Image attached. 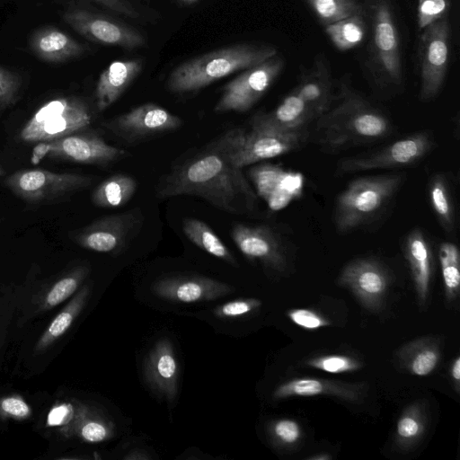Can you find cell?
Returning a JSON list of instances; mask_svg holds the SVG:
<instances>
[{
    "instance_id": "cell-1",
    "label": "cell",
    "mask_w": 460,
    "mask_h": 460,
    "mask_svg": "<svg viewBox=\"0 0 460 460\" xmlns=\"http://www.w3.org/2000/svg\"><path fill=\"white\" fill-rule=\"evenodd\" d=\"M156 195L162 199L181 195L199 197L232 214L252 211L256 204V194L241 168L209 146L165 176Z\"/></svg>"
},
{
    "instance_id": "cell-2",
    "label": "cell",
    "mask_w": 460,
    "mask_h": 460,
    "mask_svg": "<svg viewBox=\"0 0 460 460\" xmlns=\"http://www.w3.org/2000/svg\"><path fill=\"white\" fill-rule=\"evenodd\" d=\"M315 126L317 143L327 152L373 143L392 131L388 118L345 82Z\"/></svg>"
},
{
    "instance_id": "cell-3",
    "label": "cell",
    "mask_w": 460,
    "mask_h": 460,
    "mask_svg": "<svg viewBox=\"0 0 460 460\" xmlns=\"http://www.w3.org/2000/svg\"><path fill=\"white\" fill-rule=\"evenodd\" d=\"M278 54L274 46L238 43L189 59L176 66L166 81L167 90L174 93L199 91L231 74L242 71Z\"/></svg>"
},
{
    "instance_id": "cell-4",
    "label": "cell",
    "mask_w": 460,
    "mask_h": 460,
    "mask_svg": "<svg viewBox=\"0 0 460 460\" xmlns=\"http://www.w3.org/2000/svg\"><path fill=\"white\" fill-rule=\"evenodd\" d=\"M307 137V129L285 131L251 123L250 129H230L208 146L222 154L233 165L242 169L296 150Z\"/></svg>"
},
{
    "instance_id": "cell-5",
    "label": "cell",
    "mask_w": 460,
    "mask_h": 460,
    "mask_svg": "<svg viewBox=\"0 0 460 460\" xmlns=\"http://www.w3.org/2000/svg\"><path fill=\"white\" fill-rule=\"evenodd\" d=\"M365 14L370 25L367 67L380 86L402 83L401 44L390 0H366Z\"/></svg>"
},
{
    "instance_id": "cell-6",
    "label": "cell",
    "mask_w": 460,
    "mask_h": 460,
    "mask_svg": "<svg viewBox=\"0 0 460 460\" xmlns=\"http://www.w3.org/2000/svg\"><path fill=\"white\" fill-rule=\"evenodd\" d=\"M402 181V174L357 178L339 194L334 208V225L346 233L368 223L388 204Z\"/></svg>"
},
{
    "instance_id": "cell-7",
    "label": "cell",
    "mask_w": 460,
    "mask_h": 460,
    "mask_svg": "<svg viewBox=\"0 0 460 460\" xmlns=\"http://www.w3.org/2000/svg\"><path fill=\"white\" fill-rule=\"evenodd\" d=\"M93 115L88 104L76 96L52 99L40 106L19 133L22 142H49L85 130Z\"/></svg>"
},
{
    "instance_id": "cell-8",
    "label": "cell",
    "mask_w": 460,
    "mask_h": 460,
    "mask_svg": "<svg viewBox=\"0 0 460 460\" xmlns=\"http://www.w3.org/2000/svg\"><path fill=\"white\" fill-rule=\"evenodd\" d=\"M128 155V152L107 144L99 135L82 130L36 144L31 162L36 164L41 159L50 157L84 164L107 165Z\"/></svg>"
},
{
    "instance_id": "cell-9",
    "label": "cell",
    "mask_w": 460,
    "mask_h": 460,
    "mask_svg": "<svg viewBox=\"0 0 460 460\" xmlns=\"http://www.w3.org/2000/svg\"><path fill=\"white\" fill-rule=\"evenodd\" d=\"M285 66L279 54L252 67L244 69L224 87L215 105L217 113L245 112L262 97Z\"/></svg>"
},
{
    "instance_id": "cell-10",
    "label": "cell",
    "mask_w": 460,
    "mask_h": 460,
    "mask_svg": "<svg viewBox=\"0 0 460 460\" xmlns=\"http://www.w3.org/2000/svg\"><path fill=\"white\" fill-rule=\"evenodd\" d=\"M419 39L420 98L426 102L439 93L447 72L450 52V26L447 17L432 23Z\"/></svg>"
},
{
    "instance_id": "cell-11",
    "label": "cell",
    "mask_w": 460,
    "mask_h": 460,
    "mask_svg": "<svg viewBox=\"0 0 460 460\" xmlns=\"http://www.w3.org/2000/svg\"><path fill=\"white\" fill-rule=\"evenodd\" d=\"M93 178L79 173H57L44 169H22L8 175L5 185L20 199L40 203L51 201L90 186Z\"/></svg>"
},
{
    "instance_id": "cell-12",
    "label": "cell",
    "mask_w": 460,
    "mask_h": 460,
    "mask_svg": "<svg viewBox=\"0 0 460 460\" xmlns=\"http://www.w3.org/2000/svg\"><path fill=\"white\" fill-rule=\"evenodd\" d=\"M433 144L431 133L417 132L371 154L343 159L339 163L338 172L346 173L408 166L427 155Z\"/></svg>"
},
{
    "instance_id": "cell-13",
    "label": "cell",
    "mask_w": 460,
    "mask_h": 460,
    "mask_svg": "<svg viewBox=\"0 0 460 460\" xmlns=\"http://www.w3.org/2000/svg\"><path fill=\"white\" fill-rule=\"evenodd\" d=\"M180 117L164 107L146 102L111 119L105 127L127 142L140 141L181 127Z\"/></svg>"
},
{
    "instance_id": "cell-14",
    "label": "cell",
    "mask_w": 460,
    "mask_h": 460,
    "mask_svg": "<svg viewBox=\"0 0 460 460\" xmlns=\"http://www.w3.org/2000/svg\"><path fill=\"white\" fill-rule=\"evenodd\" d=\"M63 19L77 33L98 44L133 49L146 43L137 30L100 13L73 9L66 12Z\"/></svg>"
},
{
    "instance_id": "cell-15",
    "label": "cell",
    "mask_w": 460,
    "mask_h": 460,
    "mask_svg": "<svg viewBox=\"0 0 460 460\" xmlns=\"http://www.w3.org/2000/svg\"><path fill=\"white\" fill-rule=\"evenodd\" d=\"M143 218L130 210L98 218L74 234L75 242L98 252H118L140 226Z\"/></svg>"
},
{
    "instance_id": "cell-16",
    "label": "cell",
    "mask_w": 460,
    "mask_h": 460,
    "mask_svg": "<svg viewBox=\"0 0 460 460\" xmlns=\"http://www.w3.org/2000/svg\"><path fill=\"white\" fill-rule=\"evenodd\" d=\"M152 290L166 300L194 303L223 297L234 289L226 283L207 277H175L155 282Z\"/></svg>"
},
{
    "instance_id": "cell-17",
    "label": "cell",
    "mask_w": 460,
    "mask_h": 460,
    "mask_svg": "<svg viewBox=\"0 0 460 460\" xmlns=\"http://www.w3.org/2000/svg\"><path fill=\"white\" fill-rule=\"evenodd\" d=\"M231 237L240 252L249 259L259 260L274 269L284 263L280 243L276 234L265 226L235 224Z\"/></svg>"
},
{
    "instance_id": "cell-18",
    "label": "cell",
    "mask_w": 460,
    "mask_h": 460,
    "mask_svg": "<svg viewBox=\"0 0 460 460\" xmlns=\"http://www.w3.org/2000/svg\"><path fill=\"white\" fill-rule=\"evenodd\" d=\"M294 91L309 105L316 119L332 106L336 97L329 63L317 55L309 68L303 69Z\"/></svg>"
},
{
    "instance_id": "cell-19",
    "label": "cell",
    "mask_w": 460,
    "mask_h": 460,
    "mask_svg": "<svg viewBox=\"0 0 460 460\" xmlns=\"http://www.w3.org/2000/svg\"><path fill=\"white\" fill-rule=\"evenodd\" d=\"M144 371L151 388L173 402L177 395L178 363L168 339H161L155 344L145 360Z\"/></svg>"
},
{
    "instance_id": "cell-20",
    "label": "cell",
    "mask_w": 460,
    "mask_h": 460,
    "mask_svg": "<svg viewBox=\"0 0 460 460\" xmlns=\"http://www.w3.org/2000/svg\"><path fill=\"white\" fill-rule=\"evenodd\" d=\"M31 52L48 63H64L81 57L85 48L69 34L54 26L35 31L29 40Z\"/></svg>"
},
{
    "instance_id": "cell-21",
    "label": "cell",
    "mask_w": 460,
    "mask_h": 460,
    "mask_svg": "<svg viewBox=\"0 0 460 460\" xmlns=\"http://www.w3.org/2000/svg\"><path fill=\"white\" fill-rule=\"evenodd\" d=\"M143 67L139 58L111 63L100 75L94 92L96 107L102 111L115 103L139 75Z\"/></svg>"
},
{
    "instance_id": "cell-22",
    "label": "cell",
    "mask_w": 460,
    "mask_h": 460,
    "mask_svg": "<svg viewBox=\"0 0 460 460\" xmlns=\"http://www.w3.org/2000/svg\"><path fill=\"white\" fill-rule=\"evenodd\" d=\"M316 116L309 105L293 90L271 111L258 113L252 124L267 126L285 131L307 129Z\"/></svg>"
},
{
    "instance_id": "cell-23",
    "label": "cell",
    "mask_w": 460,
    "mask_h": 460,
    "mask_svg": "<svg viewBox=\"0 0 460 460\" xmlns=\"http://www.w3.org/2000/svg\"><path fill=\"white\" fill-rule=\"evenodd\" d=\"M258 193L267 200L272 209L284 207L294 196L301 184L288 185L296 176L271 164H263L250 171Z\"/></svg>"
},
{
    "instance_id": "cell-24",
    "label": "cell",
    "mask_w": 460,
    "mask_h": 460,
    "mask_svg": "<svg viewBox=\"0 0 460 460\" xmlns=\"http://www.w3.org/2000/svg\"><path fill=\"white\" fill-rule=\"evenodd\" d=\"M404 252L410 263L420 296H425L431 273L432 252L424 233L411 230L404 240Z\"/></svg>"
},
{
    "instance_id": "cell-25",
    "label": "cell",
    "mask_w": 460,
    "mask_h": 460,
    "mask_svg": "<svg viewBox=\"0 0 460 460\" xmlns=\"http://www.w3.org/2000/svg\"><path fill=\"white\" fill-rule=\"evenodd\" d=\"M61 433L66 437L76 436L86 442L98 443L114 435V426L86 405L78 403L75 417L67 425L61 427Z\"/></svg>"
},
{
    "instance_id": "cell-26",
    "label": "cell",
    "mask_w": 460,
    "mask_h": 460,
    "mask_svg": "<svg viewBox=\"0 0 460 460\" xmlns=\"http://www.w3.org/2000/svg\"><path fill=\"white\" fill-rule=\"evenodd\" d=\"M182 231L185 236L201 250L234 267L238 266L236 259L226 245L212 228L202 220L194 217L184 218Z\"/></svg>"
},
{
    "instance_id": "cell-27",
    "label": "cell",
    "mask_w": 460,
    "mask_h": 460,
    "mask_svg": "<svg viewBox=\"0 0 460 460\" xmlns=\"http://www.w3.org/2000/svg\"><path fill=\"white\" fill-rule=\"evenodd\" d=\"M137 190L136 180L125 173H117L102 181L93 191L94 206L113 208L125 205Z\"/></svg>"
},
{
    "instance_id": "cell-28",
    "label": "cell",
    "mask_w": 460,
    "mask_h": 460,
    "mask_svg": "<svg viewBox=\"0 0 460 460\" xmlns=\"http://www.w3.org/2000/svg\"><path fill=\"white\" fill-rule=\"evenodd\" d=\"M324 31L337 49L349 50L359 45L367 32L365 12L325 25Z\"/></svg>"
},
{
    "instance_id": "cell-29",
    "label": "cell",
    "mask_w": 460,
    "mask_h": 460,
    "mask_svg": "<svg viewBox=\"0 0 460 460\" xmlns=\"http://www.w3.org/2000/svg\"><path fill=\"white\" fill-rule=\"evenodd\" d=\"M343 279L367 296L379 295L386 284V277L381 266L369 260H358L349 264L343 273Z\"/></svg>"
},
{
    "instance_id": "cell-30",
    "label": "cell",
    "mask_w": 460,
    "mask_h": 460,
    "mask_svg": "<svg viewBox=\"0 0 460 460\" xmlns=\"http://www.w3.org/2000/svg\"><path fill=\"white\" fill-rule=\"evenodd\" d=\"M429 197L438 223L446 232L452 233L456 226V210L449 182L444 174L436 173L431 177Z\"/></svg>"
},
{
    "instance_id": "cell-31",
    "label": "cell",
    "mask_w": 460,
    "mask_h": 460,
    "mask_svg": "<svg viewBox=\"0 0 460 460\" xmlns=\"http://www.w3.org/2000/svg\"><path fill=\"white\" fill-rule=\"evenodd\" d=\"M89 296L88 286L83 287L69 304L53 319L35 347L40 352L62 336L82 311Z\"/></svg>"
},
{
    "instance_id": "cell-32",
    "label": "cell",
    "mask_w": 460,
    "mask_h": 460,
    "mask_svg": "<svg viewBox=\"0 0 460 460\" xmlns=\"http://www.w3.org/2000/svg\"><path fill=\"white\" fill-rule=\"evenodd\" d=\"M306 2L324 26L365 12L364 4L358 0H306Z\"/></svg>"
},
{
    "instance_id": "cell-33",
    "label": "cell",
    "mask_w": 460,
    "mask_h": 460,
    "mask_svg": "<svg viewBox=\"0 0 460 460\" xmlns=\"http://www.w3.org/2000/svg\"><path fill=\"white\" fill-rule=\"evenodd\" d=\"M439 259L447 291L456 290L460 283V256L457 246L450 242L442 243L439 247Z\"/></svg>"
},
{
    "instance_id": "cell-34",
    "label": "cell",
    "mask_w": 460,
    "mask_h": 460,
    "mask_svg": "<svg viewBox=\"0 0 460 460\" xmlns=\"http://www.w3.org/2000/svg\"><path fill=\"white\" fill-rule=\"evenodd\" d=\"M87 273V268L80 267L57 281L47 294L45 306H56L73 295Z\"/></svg>"
},
{
    "instance_id": "cell-35",
    "label": "cell",
    "mask_w": 460,
    "mask_h": 460,
    "mask_svg": "<svg viewBox=\"0 0 460 460\" xmlns=\"http://www.w3.org/2000/svg\"><path fill=\"white\" fill-rule=\"evenodd\" d=\"M450 5V0H418V28L424 30L432 23L446 17Z\"/></svg>"
},
{
    "instance_id": "cell-36",
    "label": "cell",
    "mask_w": 460,
    "mask_h": 460,
    "mask_svg": "<svg viewBox=\"0 0 460 460\" xmlns=\"http://www.w3.org/2000/svg\"><path fill=\"white\" fill-rule=\"evenodd\" d=\"M20 87V77L9 69L0 66V110L16 102Z\"/></svg>"
},
{
    "instance_id": "cell-37",
    "label": "cell",
    "mask_w": 460,
    "mask_h": 460,
    "mask_svg": "<svg viewBox=\"0 0 460 460\" xmlns=\"http://www.w3.org/2000/svg\"><path fill=\"white\" fill-rule=\"evenodd\" d=\"M261 305L256 299H235L218 305L214 314L219 318H237L246 315Z\"/></svg>"
},
{
    "instance_id": "cell-38",
    "label": "cell",
    "mask_w": 460,
    "mask_h": 460,
    "mask_svg": "<svg viewBox=\"0 0 460 460\" xmlns=\"http://www.w3.org/2000/svg\"><path fill=\"white\" fill-rule=\"evenodd\" d=\"M323 391V384L315 379H300L290 382L279 387L276 397H283L291 394L312 396L321 394Z\"/></svg>"
},
{
    "instance_id": "cell-39",
    "label": "cell",
    "mask_w": 460,
    "mask_h": 460,
    "mask_svg": "<svg viewBox=\"0 0 460 460\" xmlns=\"http://www.w3.org/2000/svg\"><path fill=\"white\" fill-rule=\"evenodd\" d=\"M78 403L72 404L69 402L60 403L54 406L49 412L47 417V426L64 427L67 425L75 417Z\"/></svg>"
},
{
    "instance_id": "cell-40",
    "label": "cell",
    "mask_w": 460,
    "mask_h": 460,
    "mask_svg": "<svg viewBox=\"0 0 460 460\" xmlns=\"http://www.w3.org/2000/svg\"><path fill=\"white\" fill-rule=\"evenodd\" d=\"M1 411L13 418L24 419L30 416L31 408L19 396L6 397L0 402Z\"/></svg>"
},
{
    "instance_id": "cell-41",
    "label": "cell",
    "mask_w": 460,
    "mask_h": 460,
    "mask_svg": "<svg viewBox=\"0 0 460 460\" xmlns=\"http://www.w3.org/2000/svg\"><path fill=\"white\" fill-rule=\"evenodd\" d=\"M437 362V354L432 350H425L416 356L412 361L411 369L416 375L425 376L435 367Z\"/></svg>"
},
{
    "instance_id": "cell-42",
    "label": "cell",
    "mask_w": 460,
    "mask_h": 460,
    "mask_svg": "<svg viewBox=\"0 0 460 460\" xmlns=\"http://www.w3.org/2000/svg\"><path fill=\"white\" fill-rule=\"evenodd\" d=\"M275 435L286 443H292L299 437V428L295 421L283 420L274 426Z\"/></svg>"
},
{
    "instance_id": "cell-43",
    "label": "cell",
    "mask_w": 460,
    "mask_h": 460,
    "mask_svg": "<svg viewBox=\"0 0 460 460\" xmlns=\"http://www.w3.org/2000/svg\"><path fill=\"white\" fill-rule=\"evenodd\" d=\"M289 316L294 323L307 329H314L325 324L318 315L305 309L295 310L289 314Z\"/></svg>"
},
{
    "instance_id": "cell-44",
    "label": "cell",
    "mask_w": 460,
    "mask_h": 460,
    "mask_svg": "<svg viewBox=\"0 0 460 460\" xmlns=\"http://www.w3.org/2000/svg\"><path fill=\"white\" fill-rule=\"evenodd\" d=\"M106 8L130 18H138L137 10L126 0H91Z\"/></svg>"
},
{
    "instance_id": "cell-45",
    "label": "cell",
    "mask_w": 460,
    "mask_h": 460,
    "mask_svg": "<svg viewBox=\"0 0 460 460\" xmlns=\"http://www.w3.org/2000/svg\"><path fill=\"white\" fill-rule=\"evenodd\" d=\"M317 367L330 373H338L352 368L350 361L343 357H328L321 359Z\"/></svg>"
},
{
    "instance_id": "cell-46",
    "label": "cell",
    "mask_w": 460,
    "mask_h": 460,
    "mask_svg": "<svg viewBox=\"0 0 460 460\" xmlns=\"http://www.w3.org/2000/svg\"><path fill=\"white\" fill-rule=\"evenodd\" d=\"M397 429L402 437L410 438L418 433L419 424L412 418L404 417L398 422Z\"/></svg>"
},
{
    "instance_id": "cell-47",
    "label": "cell",
    "mask_w": 460,
    "mask_h": 460,
    "mask_svg": "<svg viewBox=\"0 0 460 460\" xmlns=\"http://www.w3.org/2000/svg\"><path fill=\"white\" fill-rule=\"evenodd\" d=\"M452 375L456 380L460 378V358H458L453 365Z\"/></svg>"
},
{
    "instance_id": "cell-48",
    "label": "cell",
    "mask_w": 460,
    "mask_h": 460,
    "mask_svg": "<svg viewBox=\"0 0 460 460\" xmlns=\"http://www.w3.org/2000/svg\"><path fill=\"white\" fill-rule=\"evenodd\" d=\"M183 4H194L196 3L198 0H178Z\"/></svg>"
},
{
    "instance_id": "cell-49",
    "label": "cell",
    "mask_w": 460,
    "mask_h": 460,
    "mask_svg": "<svg viewBox=\"0 0 460 460\" xmlns=\"http://www.w3.org/2000/svg\"><path fill=\"white\" fill-rule=\"evenodd\" d=\"M4 174V170L3 168L0 166V176H2Z\"/></svg>"
}]
</instances>
